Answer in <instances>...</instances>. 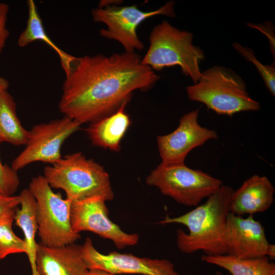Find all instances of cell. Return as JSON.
Returning <instances> with one entry per match:
<instances>
[{"label":"cell","mask_w":275,"mask_h":275,"mask_svg":"<svg viewBox=\"0 0 275 275\" xmlns=\"http://www.w3.org/2000/svg\"><path fill=\"white\" fill-rule=\"evenodd\" d=\"M135 52L75 57L63 82L59 109L80 123L117 112L136 90L147 91L160 79Z\"/></svg>","instance_id":"6da1fadb"},{"label":"cell","mask_w":275,"mask_h":275,"mask_svg":"<svg viewBox=\"0 0 275 275\" xmlns=\"http://www.w3.org/2000/svg\"><path fill=\"white\" fill-rule=\"evenodd\" d=\"M234 190L231 186L222 185L204 204L178 217L167 216L158 223H177L188 228V234L181 229L177 230V245L183 253L201 250L208 256L226 254L224 233Z\"/></svg>","instance_id":"7a4b0ae2"},{"label":"cell","mask_w":275,"mask_h":275,"mask_svg":"<svg viewBox=\"0 0 275 275\" xmlns=\"http://www.w3.org/2000/svg\"><path fill=\"white\" fill-rule=\"evenodd\" d=\"M44 177L51 188L62 189L71 201L101 197L113 200L114 194L109 174L93 159L81 152L65 155L43 170Z\"/></svg>","instance_id":"3957f363"},{"label":"cell","mask_w":275,"mask_h":275,"mask_svg":"<svg viewBox=\"0 0 275 275\" xmlns=\"http://www.w3.org/2000/svg\"><path fill=\"white\" fill-rule=\"evenodd\" d=\"M241 77L231 69L215 66L201 72L196 84L186 88L188 98L205 104L218 115L232 116L257 111L260 103L246 91Z\"/></svg>","instance_id":"277c9868"},{"label":"cell","mask_w":275,"mask_h":275,"mask_svg":"<svg viewBox=\"0 0 275 275\" xmlns=\"http://www.w3.org/2000/svg\"><path fill=\"white\" fill-rule=\"evenodd\" d=\"M193 39L192 33L180 30L163 20L150 33V45L142 63L157 71L178 65L182 74L196 84L201 76L199 64L205 55L199 47L193 44Z\"/></svg>","instance_id":"5b68a950"},{"label":"cell","mask_w":275,"mask_h":275,"mask_svg":"<svg viewBox=\"0 0 275 275\" xmlns=\"http://www.w3.org/2000/svg\"><path fill=\"white\" fill-rule=\"evenodd\" d=\"M29 190L37 204L36 221L40 243L50 247L74 243L80 233L74 232L70 222L71 201L55 193L42 175L31 181Z\"/></svg>","instance_id":"8992f818"},{"label":"cell","mask_w":275,"mask_h":275,"mask_svg":"<svg viewBox=\"0 0 275 275\" xmlns=\"http://www.w3.org/2000/svg\"><path fill=\"white\" fill-rule=\"evenodd\" d=\"M146 182L187 206H197L223 185L220 179L200 170L190 169L184 163L161 162L147 177Z\"/></svg>","instance_id":"52a82bcc"},{"label":"cell","mask_w":275,"mask_h":275,"mask_svg":"<svg viewBox=\"0 0 275 275\" xmlns=\"http://www.w3.org/2000/svg\"><path fill=\"white\" fill-rule=\"evenodd\" d=\"M174 2H168L158 9L148 12L141 10L135 5H111L93 9L91 14L94 22L103 23L107 26L106 29L100 30L101 36L118 41L125 52L133 53L144 48L136 33L138 26L147 18L158 15L174 17Z\"/></svg>","instance_id":"ba28073f"},{"label":"cell","mask_w":275,"mask_h":275,"mask_svg":"<svg viewBox=\"0 0 275 275\" xmlns=\"http://www.w3.org/2000/svg\"><path fill=\"white\" fill-rule=\"evenodd\" d=\"M80 126L66 116L34 125L29 130L25 148L12 161L11 167L18 172L34 162H57L62 158L61 149L64 142Z\"/></svg>","instance_id":"9c48e42d"},{"label":"cell","mask_w":275,"mask_h":275,"mask_svg":"<svg viewBox=\"0 0 275 275\" xmlns=\"http://www.w3.org/2000/svg\"><path fill=\"white\" fill-rule=\"evenodd\" d=\"M106 201L101 197H94L71 201L70 222L73 231L77 233L89 231L112 240L118 249L136 244L139 235L128 234L108 217Z\"/></svg>","instance_id":"30bf717a"},{"label":"cell","mask_w":275,"mask_h":275,"mask_svg":"<svg viewBox=\"0 0 275 275\" xmlns=\"http://www.w3.org/2000/svg\"><path fill=\"white\" fill-rule=\"evenodd\" d=\"M80 249L82 258L89 270H101L115 275H181L175 271L174 264L166 259L141 258L131 254L116 251L103 254L95 249L90 237L86 239Z\"/></svg>","instance_id":"8fae6325"},{"label":"cell","mask_w":275,"mask_h":275,"mask_svg":"<svg viewBox=\"0 0 275 275\" xmlns=\"http://www.w3.org/2000/svg\"><path fill=\"white\" fill-rule=\"evenodd\" d=\"M199 109L184 115L178 127L171 133L157 137L161 162L184 163L185 159L193 149L201 146L209 140L216 139L217 132L201 126L198 122Z\"/></svg>","instance_id":"7c38bea8"},{"label":"cell","mask_w":275,"mask_h":275,"mask_svg":"<svg viewBox=\"0 0 275 275\" xmlns=\"http://www.w3.org/2000/svg\"><path fill=\"white\" fill-rule=\"evenodd\" d=\"M226 254L239 259H251L266 255L268 242L264 227L254 218L229 212L224 233Z\"/></svg>","instance_id":"4fadbf2b"},{"label":"cell","mask_w":275,"mask_h":275,"mask_svg":"<svg viewBox=\"0 0 275 275\" xmlns=\"http://www.w3.org/2000/svg\"><path fill=\"white\" fill-rule=\"evenodd\" d=\"M81 245L50 247L37 244L36 256L38 275H82L88 270L81 253Z\"/></svg>","instance_id":"5bb4252c"},{"label":"cell","mask_w":275,"mask_h":275,"mask_svg":"<svg viewBox=\"0 0 275 275\" xmlns=\"http://www.w3.org/2000/svg\"><path fill=\"white\" fill-rule=\"evenodd\" d=\"M274 191L266 176L254 175L234 190L229 205L230 212L239 216L265 212L273 203Z\"/></svg>","instance_id":"9a60e30c"},{"label":"cell","mask_w":275,"mask_h":275,"mask_svg":"<svg viewBox=\"0 0 275 275\" xmlns=\"http://www.w3.org/2000/svg\"><path fill=\"white\" fill-rule=\"evenodd\" d=\"M126 105L115 113L90 124L86 131L93 146L116 152L120 150L121 141L130 124V118L124 111Z\"/></svg>","instance_id":"2e32d148"},{"label":"cell","mask_w":275,"mask_h":275,"mask_svg":"<svg viewBox=\"0 0 275 275\" xmlns=\"http://www.w3.org/2000/svg\"><path fill=\"white\" fill-rule=\"evenodd\" d=\"M20 208L14 215V222L23 231L24 236L26 255L30 263L32 275H38L36 270V256L37 243L35 240L37 232L36 221V201L28 188L23 189L20 195Z\"/></svg>","instance_id":"e0dca14e"},{"label":"cell","mask_w":275,"mask_h":275,"mask_svg":"<svg viewBox=\"0 0 275 275\" xmlns=\"http://www.w3.org/2000/svg\"><path fill=\"white\" fill-rule=\"evenodd\" d=\"M201 260L228 270L231 275H275V264L267 256L239 259L227 254L203 255Z\"/></svg>","instance_id":"ac0fdd59"},{"label":"cell","mask_w":275,"mask_h":275,"mask_svg":"<svg viewBox=\"0 0 275 275\" xmlns=\"http://www.w3.org/2000/svg\"><path fill=\"white\" fill-rule=\"evenodd\" d=\"M29 131L24 128L16 114L13 97L4 90L0 92V142L14 146L25 145Z\"/></svg>","instance_id":"d6986e66"},{"label":"cell","mask_w":275,"mask_h":275,"mask_svg":"<svg viewBox=\"0 0 275 275\" xmlns=\"http://www.w3.org/2000/svg\"><path fill=\"white\" fill-rule=\"evenodd\" d=\"M28 7V19L25 29L19 35L17 44L20 47L28 45L36 40H42L53 49L59 55L61 65L65 73H67L75 57L70 55L61 49L51 40L46 34L42 19L38 13L35 2L27 1Z\"/></svg>","instance_id":"ffe728a7"},{"label":"cell","mask_w":275,"mask_h":275,"mask_svg":"<svg viewBox=\"0 0 275 275\" xmlns=\"http://www.w3.org/2000/svg\"><path fill=\"white\" fill-rule=\"evenodd\" d=\"M14 215L0 216V260L9 255L27 253L24 240L18 237L13 231Z\"/></svg>","instance_id":"44dd1931"},{"label":"cell","mask_w":275,"mask_h":275,"mask_svg":"<svg viewBox=\"0 0 275 275\" xmlns=\"http://www.w3.org/2000/svg\"><path fill=\"white\" fill-rule=\"evenodd\" d=\"M236 50L245 60L254 64L261 75L264 83L272 96L275 95V68L273 65L261 64L255 57L253 50L238 43H233Z\"/></svg>","instance_id":"7402d4cb"},{"label":"cell","mask_w":275,"mask_h":275,"mask_svg":"<svg viewBox=\"0 0 275 275\" xmlns=\"http://www.w3.org/2000/svg\"><path fill=\"white\" fill-rule=\"evenodd\" d=\"M2 143L0 142V145ZM20 185L17 172L11 166L3 164L0 156V194L13 196Z\"/></svg>","instance_id":"603a6c76"},{"label":"cell","mask_w":275,"mask_h":275,"mask_svg":"<svg viewBox=\"0 0 275 275\" xmlns=\"http://www.w3.org/2000/svg\"><path fill=\"white\" fill-rule=\"evenodd\" d=\"M19 206V195L6 196L0 194V216L5 214L14 215Z\"/></svg>","instance_id":"cb8c5ba5"},{"label":"cell","mask_w":275,"mask_h":275,"mask_svg":"<svg viewBox=\"0 0 275 275\" xmlns=\"http://www.w3.org/2000/svg\"><path fill=\"white\" fill-rule=\"evenodd\" d=\"M9 10V6L8 4L0 2V56L10 36V32L7 28Z\"/></svg>","instance_id":"d4e9b609"},{"label":"cell","mask_w":275,"mask_h":275,"mask_svg":"<svg viewBox=\"0 0 275 275\" xmlns=\"http://www.w3.org/2000/svg\"><path fill=\"white\" fill-rule=\"evenodd\" d=\"M82 275H115L106 271L98 270V269H90L87 270Z\"/></svg>","instance_id":"484cf974"},{"label":"cell","mask_w":275,"mask_h":275,"mask_svg":"<svg viewBox=\"0 0 275 275\" xmlns=\"http://www.w3.org/2000/svg\"><path fill=\"white\" fill-rule=\"evenodd\" d=\"M270 260H274L275 259V245L269 243L267 252L266 255Z\"/></svg>","instance_id":"4316f807"},{"label":"cell","mask_w":275,"mask_h":275,"mask_svg":"<svg viewBox=\"0 0 275 275\" xmlns=\"http://www.w3.org/2000/svg\"><path fill=\"white\" fill-rule=\"evenodd\" d=\"M9 87V82L8 80L0 76V92L4 90H8Z\"/></svg>","instance_id":"83f0119b"},{"label":"cell","mask_w":275,"mask_h":275,"mask_svg":"<svg viewBox=\"0 0 275 275\" xmlns=\"http://www.w3.org/2000/svg\"><path fill=\"white\" fill-rule=\"evenodd\" d=\"M214 275H223V274H222V273L221 272H220V271H216V272L215 273ZM228 275H231V274H228Z\"/></svg>","instance_id":"f1b7e54d"}]
</instances>
